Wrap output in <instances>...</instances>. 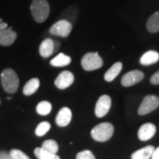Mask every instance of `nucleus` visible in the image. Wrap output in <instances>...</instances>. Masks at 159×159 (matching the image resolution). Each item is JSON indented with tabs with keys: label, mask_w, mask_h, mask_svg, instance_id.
Instances as JSON below:
<instances>
[{
	"label": "nucleus",
	"mask_w": 159,
	"mask_h": 159,
	"mask_svg": "<svg viewBox=\"0 0 159 159\" xmlns=\"http://www.w3.org/2000/svg\"><path fill=\"white\" fill-rule=\"evenodd\" d=\"M159 53L156 51H148L143 53L140 58V64L142 66H148L158 62Z\"/></svg>",
	"instance_id": "4468645a"
},
{
	"label": "nucleus",
	"mask_w": 159,
	"mask_h": 159,
	"mask_svg": "<svg viewBox=\"0 0 159 159\" xmlns=\"http://www.w3.org/2000/svg\"><path fill=\"white\" fill-rule=\"evenodd\" d=\"M35 157L38 159H60L57 154H52L46 151L45 149L42 148H34V151Z\"/></svg>",
	"instance_id": "aec40b11"
},
{
	"label": "nucleus",
	"mask_w": 159,
	"mask_h": 159,
	"mask_svg": "<svg viewBox=\"0 0 159 159\" xmlns=\"http://www.w3.org/2000/svg\"><path fill=\"white\" fill-rule=\"evenodd\" d=\"M151 159H159V147L154 149V152L152 154Z\"/></svg>",
	"instance_id": "bb28decb"
},
{
	"label": "nucleus",
	"mask_w": 159,
	"mask_h": 159,
	"mask_svg": "<svg viewBox=\"0 0 159 159\" xmlns=\"http://www.w3.org/2000/svg\"><path fill=\"white\" fill-rule=\"evenodd\" d=\"M157 127L152 123H145L138 130V138L142 142H147L156 134Z\"/></svg>",
	"instance_id": "9d476101"
},
{
	"label": "nucleus",
	"mask_w": 159,
	"mask_h": 159,
	"mask_svg": "<svg viewBox=\"0 0 159 159\" xmlns=\"http://www.w3.org/2000/svg\"><path fill=\"white\" fill-rule=\"evenodd\" d=\"M10 156L12 159H30L28 155H26L21 150L19 149H11Z\"/></svg>",
	"instance_id": "b1692460"
},
{
	"label": "nucleus",
	"mask_w": 159,
	"mask_h": 159,
	"mask_svg": "<svg viewBox=\"0 0 159 159\" xmlns=\"http://www.w3.org/2000/svg\"><path fill=\"white\" fill-rule=\"evenodd\" d=\"M114 133V126L108 122L100 123L91 131V136L97 142H103L110 140Z\"/></svg>",
	"instance_id": "7ed1b4c3"
},
{
	"label": "nucleus",
	"mask_w": 159,
	"mask_h": 159,
	"mask_svg": "<svg viewBox=\"0 0 159 159\" xmlns=\"http://www.w3.org/2000/svg\"><path fill=\"white\" fill-rule=\"evenodd\" d=\"M51 129V124L47 121L41 122L35 129V134L37 136H43Z\"/></svg>",
	"instance_id": "5701e85b"
},
{
	"label": "nucleus",
	"mask_w": 159,
	"mask_h": 159,
	"mask_svg": "<svg viewBox=\"0 0 159 159\" xmlns=\"http://www.w3.org/2000/svg\"><path fill=\"white\" fill-rule=\"evenodd\" d=\"M74 81V76L69 71H64L58 74L55 80V85L59 89H66L72 85Z\"/></svg>",
	"instance_id": "1a4fd4ad"
},
{
	"label": "nucleus",
	"mask_w": 159,
	"mask_h": 159,
	"mask_svg": "<svg viewBox=\"0 0 159 159\" xmlns=\"http://www.w3.org/2000/svg\"><path fill=\"white\" fill-rule=\"evenodd\" d=\"M102 58L97 52H89L81 58V66L86 71H94L102 67Z\"/></svg>",
	"instance_id": "20e7f679"
},
{
	"label": "nucleus",
	"mask_w": 159,
	"mask_h": 159,
	"mask_svg": "<svg viewBox=\"0 0 159 159\" xmlns=\"http://www.w3.org/2000/svg\"><path fill=\"white\" fill-rule=\"evenodd\" d=\"M154 146L148 145L138 149L131 155V159H151L154 152Z\"/></svg>",
	"instance_id": "2eb2a0df"
},
{
	"label": "nucleus",
	"mask_w": 159,
	"mask_h": 159,
	"mask_svg": "<svg viewBox=\"0 0 159 159\" xmlns=\"http://www.w3.org/2000/svg\"><path fill=\"white\" fill-rule=\"evenodd\" d=\"M40 87V80L38 78L29 80L23 88V94L25 96H31L34 94Z\"/></svg>",
	"instance_id": "a211bd4d"
},
{
	"label": "nucleus",
	"mask_w": 159,
	"mask_h": 159,
	"mask_svg": "<svg viewBox=\"0 0 159 159\" xmlns=\"http://www.w3.org/2000/svg\"></svg>",
	"instance_id": "c756f323"
},
{
	"label": "nucleus",
	"mask_w": 159,
	"mask_h": 159,
	"mask_svg": "<svg viewBox=\"0 0 159 159\" xmlns=\"http://www.w3.org/2000/svg\"><path fill=\"white\" fill-rule=\"evenodd\" d=\"M144 78V74L143 72L140 70H134L128 72L122 77L121 79V84L124 87H131L139 83L142 81Z\"/></svg>",
	"instance_id": "6e6552de"
},
{
	"label": "nucleus",
	"mask_w": 159,
	"mask_h": 159,
	"mask_svg": "<svg viewBox=\"0 0 159 159\" xmlns=\"http://www.w3.org/2000/svg\"><path fill=\"white\" fill-rule=\"evenodd\" d=\"M72 59L71 57L64 54L62 52L58 53L57 56L55 57H53L51 60V65L52 66L55 67H61V66H68L69 64L71 63Z\"/></svg>",
	"instance_id": "f3484780"
},
{
	"label": "nucleus",
	"mask_w": 159,
	"mask_h": 159,
	"mask_svg": "<svg viewBox=\"0 0 159 159\" xmlns=\"http://www.w3.org/2000/svg\"><path fill=\"white\" fill-rule=\"evenodd\" d=\"M72 29H73V26L68 20H61L51 26V28L50 29V33L57 36L67 37L71 33Z\"/></svg>",
	"instance_id": "423d86ee"
},
{
	"label": "nucleus",
	"mask_w": 159,
	"mask_h": 159,
	"mask_svg": "<svg viewBox=\"0 0 159 159\" xmlns=\"http://www.w3.org/2000/svg\"><path fill=\"white\" fill-rule=\"evenodd\" d=\"M17 38V33L11 29L7 28L5 30H0V45H11Z\"/></svg>",
	"instance_id": "9b49d317"
},
{
	"label": "nucleus",
	"mask_w": 159,
	"mask_h": 159,
	"mask_svg": "<svg viewBox=\"0 0 159 159\" xmlns=\"http://www.w3.org/2000/svg\"><path fill=\"white\" fill-rule=\"evenodd\" d=\"M42 148L50 153L57 154V152L58 151V144L54 140H46L45 142H43V143Z\"/></svg>",
	"instance_id": "4be33fe9"
},
{
	"label": "nucleus",
	"mask_w": 159,
	"mask_h": 159,
	"mask_svg": "<svg viewBox=\"0 0 159 159\" xmlns=\"http://www.w3.org/2000/svg\"><path fill=\"white\" fill-rule=\"evenodd\" d=\"M111 107V98L108 95H102L97 100L95 107L96 116L97 118L104 117L109 112Z\"/></svg>",
	"instance_id": "0eeeda50"
},
{
	"label": "nucleus",
	"mask_w": 159,
	"mask_h": 159,
	"mask_svg": "<svg viewBox=\"0 0 159 159\" xmlns=\"http://www.w3.org/2000/svg\"><path fill=\"white\" fill-rule=\"evenodd\" d=\"M8 28V25L6 22H0V30H5Z\"/></svg>",
	"instance_id": "c85d7f7f"
},
{
	"label": "nucleus",
	"mask_w": 159,
	"mask_h": 159,
	"mask_svg": "<svg viewBox=\"0 0 159 159\" xmlns=\"http://www.w3.org/2000/svg\"><path fill=\"white\" fill-rule=\"evenodd\" d=\"M147 29L150 33L159 32V11L153 13L147 21Z\"/></svg>",
	"instance_id": "6ab92c4d"
},
{
	"label": "nucleus",
	"mask_w": 159,
	"mask_h": 159,
	"mask_svg": "<svg viewBox=\"0 0 159 159\" xmlns=\"http://www.w3.org/2000/svg\"><path fill=\"white\" fill-rule=\"evenodd\" d=\"M76 159H96V157L90 150H83L77 154Z\"/></svg>",
	"instance_id": "393cba45"
},
{
	"label": "nucleus",
	"mask_w": 159,
	"mask_h": 159,
	"mask_svg": "<svg viewBox=\"0 0 159 159\" xmlns=\"http://www.w3.org/2000/svg\"><path fill=\"white\" fill-rule=\"evenodd\" d=\"M55 51L54 41L51 38H46L40 44L39 53L43 57H49Z\"/></svg>",
	"instance_id": "ddd939ff"
},
{
	"label": "nucleus",
	"mask_w": 159,
	"mask_h": 159,
	"mask_svg": "<svg viewBox=\"0 0 159 159\" xmlns=\"http://www.w3.org/2000/svg\"><path fill=\"white\" fill-rule=\"evenodd\" d=\"M72 120V111L67 107H63L57 113L56 117V124L58 126H66Z\"/></svg>",
	"instance_id": "f8f14e48"
},
{
	"label": "nucleus",
	"mask_w": 159,
	"mask_h": 159,
	"mask_svg": "<svg viewBox=\"0 0 159 159\" xmlns=\"http://www.w3.org/2000/svg\"><path fill=\"white\" fill-rule=\"evenodd\" d=\"M51 109H52V105L51 102L48 101H42L36 106V112L42 116H46L51 113Z\"/></svg>",
	"instance_id": "412c9836"
},
{
	"label": "nucleus",
	"mask_w": 159,
	"mask_h": 159,
	"mask_svg": "<svg viewBox=\"0 0 159 159\" xmlns=\"http://www.w3.org/2000/svg\"><path fill=\"white\" fill-rule=\"evenodd\" d=\"M31 14L38 23L45 21L50 14V6L47 0H33L30 6Z\"/></svg>",
	"instance_id": "f03ea898"
},
{
	"label": "nucleus",
	"mask_w": 159,
	"mask_h": 159,
	"mask_svg": "<svg viewBox=\"0 0 159 159\" xmlns=\"http://www.w3.org/2000/svg\"><path fill=\"white\" fill-rule=\"evenodd\" d=\"M150 83L153 84V85H158L159 84V70L151 76Z\"/></svg>",
	"instance_id": "a878e982"
},
{
	"label": "nucleus",
	"mask_w": 159,
	"mask_h": 159,
	"mask_svg": "<svg viewBox=\"0 0 159 159\" xmlns=\"http://www.w3.org/2000/svg\"><path fill=\"white\" fill-rule=\"evenodd\" d=\"M0 159H12V158H11V157L10 156V154L8 155V154H6V153H0Z\"/></svg>",
	"instance_id": "cd10ccee"
},
{
	"label": "nucleus",
	"mask_w": 159,
	"mask_h": 159,
	"mask_svg": "<svg viewBox=\"0 0 159 159\" xmlns=\"http://www.w3.org/2000/svg\"><path fill=\"white\" fill-rule=\"evenodd\" d=\"M159 106V97L155 95H148L144 97L140 107L138 109V114L143 116L152 112Z\"/></svg>",
	"instance_id": "39448f33"
},
{
	"label": "nucleus",
	"mask_w": 159,
	"mask_h": 159,
	"mask_svg": "<svg viewBox=\"0 0 159 159\" xmlns=\"http://www.w3.org/2000/svg\"><path fill=\"white\" fill-rule=\"evenodd\" d=\"M1 84L4 90L9 94H14L17 92L20 80L15 71L11 68L5 69L1 74Z\"/></svg>",
	"instance_id": "f257e3e1"
},
{
	"label": "nucleus",
	"mask_w": 159,
	"mask_h": 159,
	"mask_svg": "<svg viewBox=\"0 0 159 159\" xmlns=\"http://www.w3.org/2000/svg\"><path fill=\"white\" fill-rule=\"evenodd\" d=\"M123 67V64L121 62H117L111 66V67L104 74V80L108 82L112 81L121 72Z\"/></svg>",
	"instance_id": "dca6fc26"
}]
</instances>
